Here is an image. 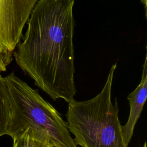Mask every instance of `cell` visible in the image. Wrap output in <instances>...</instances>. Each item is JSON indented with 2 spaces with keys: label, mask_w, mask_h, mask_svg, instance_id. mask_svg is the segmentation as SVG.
Here are the masks:
<instances>
[{
  "label": "cell",
  "mask_w": 147,
  "mask_h": 147,
  "mask_svg": "<svg viewBox=\"0 0 147 147\" xmlns=\"http://www.w3.org/2000/svg\"><path fill=\"white\" fill-rule=\"evenodd\" d=\"M142 3L145 5V15L146 16V6H147V1L146 0H142Z\"/></svg>",
  "instance_id": "cell-8"
},
{
  "label": "cell",
  "mask_w": 147,
  "mask_h": 147,
  "mask_svg": "<svg viewBox=\"0 0 147 147\" xmlns=\"http://www.w3.org/2000/svg\"><path fill=\"white\" fill-rule=\"evenodd\" d=\"M38 0H0V72L5 71Z\"/></svg>",
  "instance_id": "cell-4"
},
{
  "label": "cell",
  "mask_w": 147,
  "mask_h": 147,
  "mask_svg": "<svg viewBox=\"0 0 147 147\" xmlns=\"http://www.w3.org/2000/svg\"><path fill=\"white\" fill-rule=\"evenodd\" d=\"M146 56L143 65L141 82L136 89L128 96L130 114L126 123L122 126V134L126 147L133 136L136 124L141 115L147 98V61Z\"/></svg>",
  "instance_id": "cell-5"
},
{
  "label": "cell",
  "mask_w": 147,
  "mask_h": 147,
  "mask_svg": "<svg viewBox=\"0 0 147 147\" xmlns=\"http://www.w3.org/2000/svg\"><path fill=\"white\" fill-rule=\"evenodd\" d=\"M10 96L6 134L13 140L31 130L51 147H77L59 113L26 83L11 72L4 77Z\"/></svg>",
  "instance_id": "cell-2"
},
{
  "label": "cell",
  "mask_w": 147,
  "mask_h": 147,
  "mask_svg": "<svg viewBox=\"0 0 147 147\" xmlns=\"http://www.w3.org/2000/svg\"><path fill=\"white\" fill-rule=\"evenodd\" d=\"M10 115L9 92L5 78L0 74V137L7 133Z\"/></svg>",
  "instance_id": "cell-6"
},
{
  "label": "cell",
  "mask_w": 147,
  "mask_h": 147,
  "mask_svg": "<svg viewBox=\"0 0 147 147\" xmlns=\"http://www.w3.org/2000/svg\"><path fill=\"white\" fill-rule=\"evenodd\" d=\"M13 147H51L31 130H26L20 138L13 140Z\"/></svg>",
  "instance_id": "cell-7"
},
{
  "label": "cell",
  "mask_w": 147,
  "mask_h": 147,
  "mask_svg": "<svg viewBox=\"0 0 147 147\" xmlns=\"http://www.w3.org/2000/svg\"><path fill=\"white\" fill-rule=\"evenodd\" d=\"M75 0H38L23 41L13 52L16 63L36 86L56 100L72 102L74 83Z\"/></svg>",
  "instance_id": "cell-1"
},
{
  "label": "cell",
  "mask_w": 147,
  "mask_h": 147,
  "mask_svg": "<svg viewBox=\"0 0 147 147\" xmlns=\"http://www.w3.org/2000/svg\"><path fill=\"white\" fill-rule=\"evenodd\" d=\"M117 63L113 64L101 91L93 98L68 103L67 126L73 140L82 147H126L118 118L117 102H111Z\"/></svg>",
  "instance_id": "cell-3"
},
{
  "label": "cell",
  "mask_w": 147,
  "mask_h": 147,
  "mask_svg": "<svg viewBox=\"0 0 147 147\" xmlns=\"http://www.w3.org/2000/svg\"><path fill=\"white\" fill-rule=\"evenodd\" d=\"M144 147H146V142L144 143Z\"/></svg>",
  "instance_id": "cell-9"
}]
</instances>
